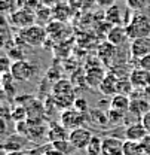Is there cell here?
<instances>
[{
    "mask_svg": "<svg viewBox=\"0 0 150 155\" xmlns=\"http://www.w3.org/2000/svg\"><path fill=\"white\" fill-rule=\"evenodd\" d=\"M52 97L56 104V109H70L75 106L77 97L75 96V87L73 82L69 79H58L52 85Z\"/></svg>",
    "mask_w": 150,
    "mask_h": 155,
    "instance_id": "cell-1",
    "label": "cell"
},
{
    "mask_svg": "<svg viewBox=\"0 0 150 155\" xmlns=\"http://www.w3.org/2000/svg\"><path fill=\"white\" fill-rule=\"evenodd\" d=\"M131 40L150 36V15L144 12H134L131 21L125 25Z\"/></svg>",
    "mask_w": 150,
    "mask_h": 155,
    "instance_id": "cell-2",
    "label": "cell"
},
{
    "mask_svg": "<svg viewBox=\"0 0 150 155\" xmlns=\"http://www.w3.org/2000/svg\"><path fill=\"white\" fill-rule=\"evenodd\" d=\"M37 70L39 67L33 61H28L24 58V60H18V61L12 63L9 73L17 82H28L37 75Z\"/></svg>",
    "mask_w": 150,
    "mask_h": 155,
    "instance_id": "cell-3",
    "label": "cell"
},
{
    "mask_svg": "<svg viewBox=\"0 0 150 155\" xmlns=\"http://www.w3.org/2000/svg\"><path fill=\"white\" fill-rule=\"evenodd\" d=\"M19 36L22 39V42L28 46H33V48H39L42 45H45L46 38H48V30L42 25H30L27 28H22Z\"/></svg>",
    "mask_w": 150,
    "mask_h": 155,
    "instance_id": "cell-4",
    "label": "cell"
},
{
    "mask_svg": "<svg viewBox=\"0 0 150 155\" xmlns=\"http://www.w3.org/2000/svg\"><path fill=\"white\" fill-rule=\"evenodd\" d=\"M86 121H88V114L79 112V110H76L75 107L65 109L59 115V124H62L70 131L75 130V128H79V127H83V124Z\"/></svg>",
    "mask_w": 150,
    "mask_h": 155,
    "instance_id": "cell-5",
    "label": "cell"
},
{
    "mask_svg": "<svg viewBox=\"0 0 150 155\" xmlns=\"http://www.w3.org/2000/svg\"><path fill=\"white\" fill-rule=\"evenodd\" d=\"M92 133L91 130L85 128V127H79V128H75L70 131V136H69V142L73 145L76 151H86L88 145L91 143L92 140Z\"/></svg>",
    "mask_w": 150,
    "mask_h": 155,
    "instance_id": "cell-6",
    "label": "cell"
},
{
    "mask_svg": "<svg viewBox=\"0 0 150 155\" xmlns=\"http://www.w3.org/2000/svg\"><path fill=\"white\" fill-rule=\"evenodd\" d=\"M34 21H36V14L31 12L28 8H24V9H19L11 14V22L18 27V28H27L30 25H34Z\"/></svg>",
    "mask_w": 150,
    "mask_h": 155,
    "instance_id": "cell-7",
    "label": "cell"
},
{
    "mask_svg": "<svg viewBox=\"0 0 150 155\" xmlns=\"http://www.w3.org/2000/svg\"><path fill=\"white\" fill-rule=\"evenodd\" d=\"M123 143H125V140H122L116 136L104 137L101 155H123Z\"/></svg>",
    "mask_w": 150,
    "mask_h": 155,
    "instance_id": "cell-8",
    "label": "cell"
},
{
    "mask_svg": "<svg viewBox=\"0 0 150 155\" xmlns=\"http://www.w3.org/2000/svg\"><path fill=\"white\" fill-rule=\"evenodd\" d=\"M129 81H131L134 90H146L150 87V72L137 67L129 73Z\"/></svg>",
    "mask_w": 150,
    "mask_h": 155,
    "instance_id": "cell-9",
    "label": "cell"
},
{
    "mask_svg": "<svg viewBox=\"0 0 150 155\" xmlns=\"http://www.w3.org/2000/svg\"><path fill=\"white\" fill-rule=\"evenodd\" d=\"M131 55L134 60H141L143 57L150 54V36L149 38L134 39L131 42Z\"/></svg>",
    "mask_w": 150,
    "mask_h": 155,
    "instance_id": "cell-10",
    "label": "cell"
},
{
    "mask_svg": "<svg viewBox=\"0 0 150 155\" xmlns=\"http://www.w3.org/2000/svg\"><path fill=\"white\" fill-rule=\"evenodd\" d=\"M119 78L116 76V73L113 72H107L106 78L103 79L101 85H100V91L104 96H116L117 94V87H119Z\"/></svg>",
    "mask_w": 150,
    "mask_h": 155,
    "instance_id": "cell-11",
    "label": "cell"
},
{
    "mask_svg": "<svg viewBox=\"0 0 150 155\" xmlns=\"http://www.w3.org/2000/svg\"><path fill=\"white\" fill-rule=\"evenodd\" d=\"M129 39L125 25H112V28L107 33V40L114 46H122Z\"/></svg>",
    "mask_w": 150,
    "mask_h": 155,
    "instance_id": "cell-12",
    "label": "cell"
},
{
    "mask_svg": "<svg viewBox=\"0 0 150 155\" xmlns=\"http://www.w3.org/2000/svg\"><path fill=\"white\" fill-rule=\"evenodd\" d=\"M69 136H70V130H67L62 124H51L49 130H48V136H46V140L48 143H52V142H58V140H69Z\"/></svg>",
    "mask_w": 150,
    "mask_h": 155,
    "instance_id": "cell-13",
    "label": "cell"
},
{
    "mask_svg": "<svg viewBox=\"0 0 150 155\" xmlns=\"http://www.w3.org/2000/svg\"><path fill=\"white\" fill-rule=\"evenodd\" d=\"M125 134V140H134V142H141L146 136L149 134L147 130L144 128V125L141 122H137V124H131L125 128L123 131Z\"/></svg>",
    "mask_w": 150,
    "mask_h": 155,
    "instance_id": "cell-14",
    "label": "cell"
},
{
    "mask_svg": "<svg viewBox=\"0 0 150 155\" xmlns=\"http://www.w3.org/2000/svg\"><path fill=\"white\" fill-rule=\"evenodd\" d=\"M129 107H131V97L125 96V94H116L110 100V107L109 109L128 114L129 112Z\"/></svg>",
    "mask_w": 150,
    "mask_h": 155,
    "instance_id": "cell-15",
    "label": "cell"
},
{
    "mask_svg": "<svg viewBox=\"0 0 150 155\" xmlns=\"http://www.w3.org/2000/svg\"><path fill=\"white\" fill-rule=\"evenodd\" d=\"M106 72L101 69V67H91V69H88V72H86V84H88V87H91V88H100V85H101V82H103V79L106 78Z\"/></svg>",
    "mask_w": 150,
    "mask_h": 155,
    "instance_id": "cell-16",
    "label": "cell"
},
{
    "mask_svg": "<svg viewBox=\"0 0 150 155\" xmlns=\"http://www.w3.org/2000/svg\"><path fill=\"white\" fill-rule=\"evenodd\" d=\"M116 46L110 43L109 40H106V42H103L100 46H98V57L101 58V61L103 63H107V64H110L112 63V60L114 58L116 55Z\"/></svg>",
    "mask_w": 150,
    "mask_h": 155,
    "instance_id": "cell-17",
    "label": "cell"
},
{
    "mask_svg": "<svg viewBox=\"0 0 150 155\" xmlns=\"http://www.w3.org/2000/svg\"><path fill=\"white\" fill-rule=\"evenodd\" d=\"M129 110L137 114V115L143 116L144 114L150 112V103L149 100L143 98V97H131V107Z\"/></svg>",
    "mask_w": 150,
    "mask_h": 155,
    "instance_id": "cell-18",
    "label": "cell"
},
{
    "mask_svg": "<svg viewBox=\"0 0 150 155\" xmlns=\"http://www.w3.org/2000/svg\"><path fill=\"white\" fill-rule=\"evenodd\" d=\"M88 121L98 127H104L109 124V112H104L101 109H91L88 112Z\"/></svg>",
    "mask_w": 150,
    "mask_h": 155,
    "instance_id": "cell-19",
    "label": "cell"
},
{
    "mask_svg": "<svg viewBox=\"0 0 150 155\" xmlns=\"http://www.w3.org/2000/svg\"><path fill=\"white\" fill-rule=\"evenodd\" d=\"M123 155H144L141 142L125 140V143H123Z\"/></svg>",
    "mask_w": 150,
    "mask_h": 155,
    "instance_id": "cell-20",
    "label": "cell"
},
{
    "mask_svg": "<svg viewBox=\"0 0 150 155\" xmlns=\"http://www.w3.org/2000/svg\"><path fill=\"white\" fill-rule=\"evenodd\" d=\"M5 152H11V151H22V140L18 139L17 136H11L9 139H6L2 145Z\"/></svg>",
    "mask_w": 150,
    "mask_h": 155,
    "instance_id": "cell-21",
    "label": "cell"
},
{
    "mask_svg": "<svg viewBox=\"0 0 150 155\" xmlns=\"http://www.w3.org/2000/svg\"><path fill=\"white\" fill-rule=\"evenodd\" d=\"M101 151H103V139L94 136L91 143L88 145L86 148V154L88 155H101Z\"/></svg>",
    "mask_w": 150,
    "mask_h": 155,
    "instance_id": "cell-22",
    "label": "cell"
},
{
    "mask_svg": "<svg viewBox=\"0 0 150 155\" xmlns=\"http://www.w3.org/2000/svg\"><path fill=\"white\" fill-rule=\"evenodd\" d=\"M51 145H52L54 149H56V151H59V152H62L65 155H72V152L76 151L73 148V145L69 140H58V142H52Z\"/></svg>",
    "mask_w": 150,
    "mask_h": 155,
    "instance_id": "cell-23",
    "label": "cell"
},
{
    "mask_svg": "<svg viewBox=\"0 0 150 155\" xmlns=\"http://www.w3.org/2000/svg\"><path fill=\"white\" fill-rule=\"evenodd\" d=\"M11 118L15 121V122H21V121H27L28 118V114H27V107L24 106H15L14 109H11Z\"/></svg>",
    "mask_w": 150,
    "mask_h": 155,
    "instance_id": "cell-24",
    "label": "cell"
},
{
    "mask_svg": "<svg viewBox=\"0 0 150 155\" xmlns=\"http://www.w3.org/2000/svg\"><path fill=\"white\" fill-rule=\"evenodd\" d=\"M126 6L134 12H143L149 6V0H126Z\"/></svg>",
    "mask_w": 150,
    "mask_h": 155,
    "instance_id": "cell-25",
    "label": "cell"
},
{
    "mask_svg": "<svg viewBox=\"0 0 150 155\" xmlns=\"http://www.w3.org/2000/svg\"><path fill=\"white\" fill-rule=\"evenodd\" d=\"M73 107H75L76 110H79V112H83V114H88V112H89V109H88V101H86L85 98H76Z\"/></svg>",
    "mask_w": 150,
    "mask_h": 155,
    "instance_id": "cell-26",
    "label": "cell"
},
{
    "mask_svg": "<svg viewBox=\"0 0 150 155\" xmlns=\"http://www.w3.org/2000/svg\"><path fill=\"white\" fill-rule=\"evenodd\" d=\"M49 148H51V143H49V146H48V145L36 146V148H31L30 151H27V155H46Z\"/></svg>",
    "mask_w": 150,
    "mask_h": 155,
    "instance_id": "cell-27",
    "label": "cell"
},
{
    "mask_svg": "<svg viewBox=\"0 0 150 155\" xmlns=\"http://www.w3.org/2000/svg\"><path fill=\"white\" fill-rule=\"evenodd\" d=\"M138 67H141V69L150 72V54L146 55V57H143L141 60H138Z\"/></svg>",
    "mask_w": 150,
    "mask_h": 155,
    "instance_id": "cell-28",
    "label": "cell"
},
{
    "mask_svg": "<svg viewBox=\"0 0 150 155\" xmlns=\"http://www.w3.org/2000/svg\"><path fill=\"white\" fill-rule=\"evenodd\" d=\"M141 146H143L144 155H150V134H147L141 140Z\"/></svg>",
    "mask_w": 150,
    "mask_h": 155,
    "instance_id": "cell-29",
    "label": "cell"
},
{
    "mask_svg": "<svg viewBox=\"0 0 150 155\" xmlns=\"http://www.w3.org/2000/svg\"><path fill=\"white\" fill-rule=\"evenodd\" d=\"M141 124L144 125V128L147 130V133L150 134V112H147V114H144L141 116Z\"/></svg>",
    "mask_w": 150,
    "mask_h": 155,
    "instance_id": "cell-30",
    "label": "cell"
},
{
    "mask_svg": "<svg viewBox=\"0 0 150 155\" xmlns=\"http://www.w3.org/2000/svg\"><path fill=\"white\" fill-rule=\"evenodd\" d=\"M95 3L100 6V8H110L112 5H114V0H95Z\"/></svg>",
    "mask_w": 150,
    "mask_h": 155,
    "instance_id": "cell-31",
    "label": "cell"
},
{
    "mask_svg": "<svg viewBox=\"0 0 150 155\" xmlns=\"http://www.w3.org/2000/svg\"><path fill=\"white\" fill-rule=\"evenodd\" d=\"M46 155H65V154H62V152H59V151H56V149H54V148H52V145H51V148L48 149V152H46Z\"/></svg>",
    "mask_w": 150,
    "mask_h": 155,
    "instance_id": "cell-32",
    "label": "cell"
},
{
    "mask_svg": "<svg viewBox=\"0 0 150 155\" xmlns=\"http://www.w3.org/2000/svg\"><path fill=\"white\" fill-rule=\"evenodd\" d=\"M5 155H27V151H11V152H5Z\"/></svg>",
    "mask_w": 150,
    "mask_h": 155,
    "instance_id": "cell-33",
    "label": "cell"
},
{
    "mask_svg": "<svg viewBox=\"0 0 150 155\" xmlns=\"http://www.w3.org/2000/svg\"><path fill=\"white\" fill-rule=\"evenodd\" d=\"M149 6H150V0H149Z\"/></svg>",
    "mask_w": 150,
    "mask_h": 155,
    "instance_id": "cell-34",
    "label": "cell"
}]
</instances>
